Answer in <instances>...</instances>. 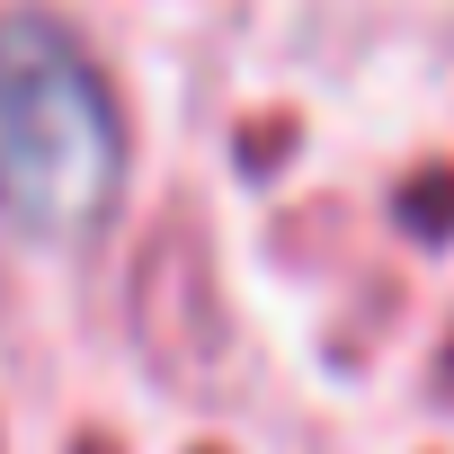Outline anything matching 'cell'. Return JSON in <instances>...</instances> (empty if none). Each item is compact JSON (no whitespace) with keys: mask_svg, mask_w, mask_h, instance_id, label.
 I'll return each instance as SVG.
<instances>
[{"mask_svg":"<svg viewBox=\"0 0 454 454\" xmlns=\"http://www.w3.org/2000/svg\"><path fill=\"white\" fill-rule=\"evenodd\" d=\"M116 178L125 125L90 54L45 19L0 27V214L19 232L72 241L107 214Z\"/></svg>","mask_w":454,"mask_h":454,"instance_id":"6da1fadb","label":"cell"},{"mask_svg":"<svg viewBox=\"0 0 454 454\" xmlns=\"http://www.w3.org/2000/svg\"><path fill=\"white\" fill-rule=\"evenodd\" d=\"M134 339H143L152 374L178 392H205L232 365V312H223L214 241H205L196 205H169L134 250Z\"/></svg>","mask_w":454,"mask_h":454,"instance_id":"7a4b0ae2","label":"cell"},{"mask_svg":"<svg viewBox=\"0 0 454 454\" xmlns=\"http://www.w3.org/2000/svg\"><path fill=\"white\" fill-rule=\"evenodd\" d=\"M401 223L419 241H454V160H427L401 178Z\"/></svg>","mask_w":454,"mask_h":454,"instance_id":"3957f363","label":"cell"},{"mask_svg":"<svg viewBox=\"0 0 454 454\" xmlns=\"http://www.w3.org/2000/svg\"><path fill=\"white\" fill-rule=\"evenodd\" d=\"M436 383H445V401H454V348H445V365H436Z\"/></svg>","mask_w":454,"mask_h":454,"instance_id":"277c9868","label":"cell"}]
</instances>
